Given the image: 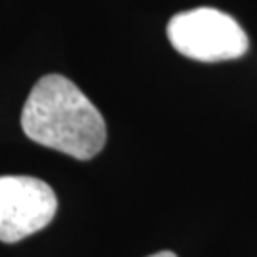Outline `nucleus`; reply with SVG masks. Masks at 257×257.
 Here are the masks:
<instances>
[{"instance_id": "nucleus-4", "label": "nucleus", "mask_w": 257, "mask_h": 257, "mask_svg": "<svg viewBox=\"0 0 257 257\" xmlns=\"http://www.w3.org/2000/svg\"><path fill=\"white\" fill-rule=\"evenodd\" d=\"M149 257H177L174 251H158L155 255H149Z\"/></svg>"}, {"instance_id": "nucleus-1", "label": "nucleus", "mask_w": 257, "mask_h": 257, "mask_svg": "<svg viewBox=\"0 0 257 257\" xmlns=\"http://www.w3.org/2000/svg\"><path fill=\"white\" fill-rule=\"evenodd\" d=\"M21 126L35 143L76 160L99 155L107 141L101 112L61 74H48L35 84L23 105Z\"/></svg>"}, {"instance_id": "nucleus-2", "label": "nucleus", "mask_w": 257, "mask_h": 257, "mask_svg": "<svg viewBox=\"0 0 257 257\" xmlns=\"http://www.w3.org/2000/svg\"><path fill=\"white\" fill-rule=\"evenodd\" d=\"M168 40L181 55L202 63L238 59L249 46L238 21L215 8H194L174 16L168 23Z\"/></svg>"}, {"instance_id": "nucleus-3", "label": "nucleus", "mask_w": 257, "mask_h": 257, "mask_svg": "<svg viewBox=\"0 0 257 257\" xmlns=\"http://www.w3.org/2000/svg\"><path fill=\"white\" fill-rule=\"evenodd\" d=\"M57 211L54 189L31 175L0 177V242L14 244L48 227Z\"/></svg>"}]
</instances>
